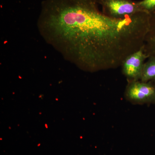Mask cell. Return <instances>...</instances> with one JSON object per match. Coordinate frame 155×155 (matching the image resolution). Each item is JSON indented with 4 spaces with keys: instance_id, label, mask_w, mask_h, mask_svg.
I'll list each match as a JSON object with an SVG mask.
<instances>
[{
    "instance_id": "6da1fadb",
    "label": "cell",
    "mask_w": 155,
    "mask_h": 155,
    "mask_svg": "<svg viewBox=\"0 0 155 155\" xmlns=\"http://www.w3.org/2000/svg\"><path fill=\"white\" fill-rule=\"evenodd\" d=\"M96 0H45L38 21L45 41L65 59L90 72L116 69L143 46L150 13L115 19Z\"/></svg>"
},
{
    "instance_id": "7a4b0ae2",
    "label": "cell",
    "mask_w": 155,
    "mask_h": 155,
    "mask_svg": "<svg viewBox=\"0 0 155 155\" xmlns=\"http://www.w3.org/2000/svg\"><path fill=\"white\" fill-rule=\"evenodd\" d=\"M124 96L134 105L155 104V81L141 80L127 82Z\"/></svg>"
},
{
    "instance_id": "3957f363",
    "label": "cell",
    "mask_w": 155,
    "mask_h": 155,
    "mask_svg": "<svg viewBox=\"0 0 155 155\" xmlns=\"http://www.w3.org/2000/svg\"><path fill=\"white\" fill-rule=\"evenodd\" d=\"M97 2L101 6L104 14L115 19H122L140 12H146L138 5L137 2L132 0H97Z\"/></svg>"
},
{
    "instance_id": "277c9868",
    "label": "cell",
    "mask_w": 155,
    "mask_h": 155,
    "mask_svg": "<svg viewBox=\"0 0 155 155\" xmlns=\"http://www.w3.org/2000/svg\"><path fill=\"white\" fill-rule=\"evenodd\" d=\"M148 58L143 46L125 58L121 67L122 74L126 78L127 82L140 80L143 66Z\"/></svg>"
},
{
    "instance_id": "5b68a950",
    "label": "cell",
    "mask_w": 155,
    "mask_h": 155,
    "mask_svg": "<svg viewBox=\"0 0 155 155\" xmlns=\"http://www.w3.org/2000/svg\"><path fill=\"white\" fill-rule=\"evenodd\" d=\"M149 29L143 45L144 52L148 57L155 56V10L151 12Z\"/></svg>"
},
{
    "instance_id": "8992f818",
    "label": "cell",
    "mask_w": 155,
    "mask_h": 155,
    "mask_svg": "<svg viewBox=\"0 0 155 155\" xmlns=\"http://www.w3.org/2000/svg\"><path fill=\"white\" fill-rule=\"evenodd\" d=\"M145 62L140 80L144 82L155 81V56H150Z\"/></svg>"
},
{
    "instance_id": "52a82bcc",
    "label": "cell",
    "mask_w": 155,
    "mask_h": 155,
    "mask_svg": "<svg viewBox=\"0 0 155 155\" xmlns=\"http://www.w3.org/2000/svg\"><path fill=\"white\" fill-rule=\"evenodd\" d=\"M137 3L142 9L146 12L151 13L155 10V0H142Z\"/></svg>"
},
{
    "instance_id": "ba28073f",
    "label": "cell",
    "mask_w": 155,
    "mask_h": 155,
    "mask_svg": "<svg viewBox=\"0 0 155 155\" xmlns=\"http://www.w3.org/2000/svg\"><path fill=\"white\" fill-rule=\"evenodd\" d=\"M96 1H97V0H96Z\"/></svg>"
}]
</instances>
